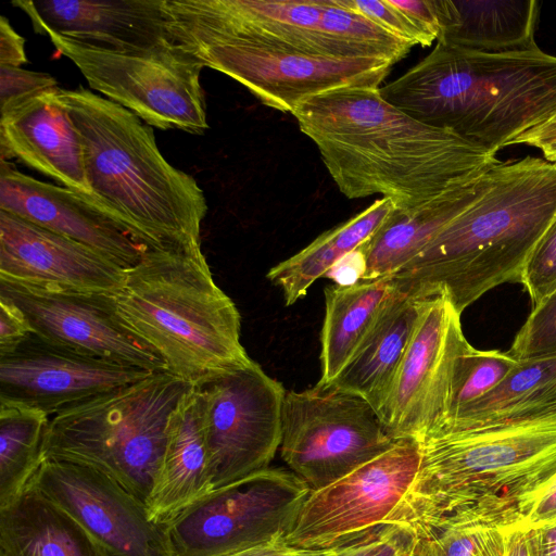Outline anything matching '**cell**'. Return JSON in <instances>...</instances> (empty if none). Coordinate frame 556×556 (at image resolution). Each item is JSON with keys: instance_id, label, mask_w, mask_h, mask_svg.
<instances>
[{"instance_id": "obj_1", "label": "cell", "mask_w": 556, "mask_h": 556, "mask_svg": "<svg viewBox=\"0 0 556 556\" xmlns=\"http://www.w3.org/2000/svg\"><path fill=\"white\" fill-rule=\"evenodd\" d=\"M341 193L381 194L413 213L483 175L496 154L426 125L386 101L379 88H340L293 111Z\"/></svg>"}, {"instance_id": "obj_2", "label": "cell", "mask_w": 556, "mask_h": 556, "mask_svg": "<svg viewBox=\"0 0 556 556\" xmlns=\"http://www.w3.org/2000/svg\"><path fill=\"white\" fill-rule=\"evenodd\" d=\"M418 443V471L386 525L414 541L452 527L518 526L556 475V407L439 429Z\"/></svg>"}, {"instance_id": "obj_3", "label": "cell", "mask_w": 556, "mask_h": 556, "mask_svg": "<svg viewBox=\"0 0 556 556\" xmlns=\"http://www.w3.org/2000/svg\"><path fill=\"white\" fill-rule=\"evenodd\" d=\"M555 216L556 163L530 155L501 162L485 191L391 277L414 298L445 295L462 314L491 289L521 283Z\"/></svg>"}, {"instance_id": "obj_4", "label": "cell", "mask_w": 556, "mask_h": 556, "mask_svg": "<svg viewBox=\"0 0 556 556\" xmlns=\"http://www.w3.org/2000/svg\"><path fill=\"white\" fill-rule=\"evenodd\" d=\"M380 94L413 118L492 154L556 116V56L489 53L443 40Z\"/></svg>"}, {"instance_id": "obj_5", "label": "cell", "mask_w": 556, "mask_h": 556, "mask_svg": "<svg viewBox=\"0 0 556 556\" xmlns=\"http://www.w3.org/2000/svg\"><path fill=\"white\" fill-rule=\"evenodd\" d=\"M58 96L80 135L87 198L149 249H201L203 190L167 162L152 127L83 86Z\"/></svg>"}, {"instance_id": "obj_6", "label": "cell", "mask_w": 556, "mask_h": 556, "mask_svg": "<svg viewBox=\"0 0 556 556\" xmlns=\"http://www.w3.org/2000/svg\"><path fill=\"white\" fill-rule=\"evenodd\" d=\"M112 298L126 325L189 386L253 362L240 340V313L202 249H148Z\"/></svg>"}, {"instance_id": "obj_7", "label": "cell", "mask_w": 556, "mask_h": 556, "mask_svg": "<svg viewBox=\"0 0 556 556\" xmlns=\"http://www.w3.org/2000/svg\"><path fill=\"white\" fill-rule=\"evenodd\" d=\"M190 386L167 370L66 408L51 418L42 462L96 469L147 504L170 412Z\"/></svg>"}, {"instance_id": "obj_8", "label": "cell", "mask_w": 556, "mask_h": 556, "mask_svg": "<svg viewBox=\"0 0 556 556\" xmlns=\"http://www.w3.org/2000/svg\"><path fill=\"white\" fill-rule=\"evenodd\" d=\"M89 86L146 124L201 135L207 128L200 76L204 65L177 43L117 51L47 35Z\"/></svg>"}, {"instance_id": "obj_9", "label": "cell", "mask_w": 556, "mask_h": 556, "mask_svg": "<svg viewBox=\"0 0 556 556\" xmlns=\"http://www.w3.org/2000/svg\"><path fill=\"white\" fill-rule=\"evenodd\" d=\"M395 441L377 410L358 395L318 382L286 392L280 455L312 491L341 479Z\"/></svg>"}, {"instance_id": "obj_10", "label": "cell", "mask_w": 556, "mask_h": 556, "mask_svg": "<svg viewBox=\"0 0 556 556\" xmlns=\"http://www.w3.org/2000/svg\"><path fill=\"white\" fill-rule=\"evenodd\" d=\"M311 488L268 467L214 490L164 525L173 556H227L285 540Z\"/></svg>"}, {"instance_id": "obj_11", "label": "cell", "mask_w": 556, "mask_h": 556, "mask_svg": "<svg viewBox=\"0 0 556 556\" xmlns=\"http://www.w3.org/2000/svg\"><path fill=\"white\" fill-rule=\"evenodd\" d=\"M173 40L204 67L250 90L263 104L285 113L304 100L340 88H379L392 63L378 59H331L170 28Z\"/></svg>"}, {"instance_id": "obj_12", "label": "cell", "mask_w": 556, "mask_h": 556, "mask_svg": "<svg viewBox=\"0 0 556 556\" xmlns=\"http://www.w3.org/2000/svg\"><path fill=\"white\" fill-rule=\"evenodd\" d=\"M195 387L213 489L270 467L281 445L283 386L253 361Z\"/></svg>"}, {"instance_id": "obj_13", "label": "cell", "mask_w": 556, "mask_h": 556, "mask_svg": "<svg viewBox=\"0 0 556 556\" xmlns=\"http://www.w3.org/2000/svg\"><path fill=\"white\" fill-rule=\"evenodd\" d=\"M419 459L417 441L396 440L341 479L311 491L285 542L300 549H328L386 525L408 491Z\"/></svg>"}, {"instance_id": "obj_14", "label": "cell", "mask_w": 556, "mask_h": 556, "mask_svg": "<svg viewBox=\"0 0 556 556\" xmlns=\"http://www.w3.org/2000/svg\"><path fill=\"white\" fill-rule=\"evenodd\" d=\"M460 315L443 294L425 299L387 400L378 412L395 440L419 442L446 420L456 366L470 345Z\"/></svg>"}, {"instance_id": "obj_15", "label": "cell", "mask_w": 556, "mask_h": 556, "mask_svg": "<svg viewBox=\"0 0 556 556\" xmlns=\"http://www.w3.org/2000/svg\"><path fill=\"white\" fill-rule=\"evenodd\" d=\"M0 298L16 306L31 332L83 354L148 371L161 357L122 319L111 294L28 287L0 279Z\"/></svg>"}, {"instance_id": "obj_16", "label": "cell", "mask_w": 556, "mask_h": 556, "mask_svg": "<svg viewBox=\"0 0 556 556\" xmlns=\"http://www.w3.org/2000/svg\"><path fill=\"white\" fill-rule=\"evenodd\" d=\"M151 374L83 354L31 332L0 352V405L53 416Z\"/></svg>"}, {"instance_id": "obj_17", "label": "cell", "mask_w": 556, "mask_h": 556, "mask_svg": "<svg viewBox=\"0 0 556 556\" xmlns=\"http://www.w3.org/2000/svg\"><path fill=\"white\" fill-rule=\"evenodd\" d=\"M29 484L71 515L108 556H173L164 526L150 519L142 501L102 472L43 460Z\"/></svg>"}, {"instance_id": "obj_18", "label": "cell", "mask_w": 556, "mask_h": 556, "mask_svg": "<svg viewBox=\"0 0 556 556\" xmlns=\"http://www.w3.org/2000/svg\"><path fill=\"white\" fill-rule=\"evenodd\" d=\"M173 28L331 59L354 51L320 28L321 0H164Z\"/></svg>"}, {"instance_id": "obj_19", "label": "cell", "mask_w": 556, "mask_h": 556, "mask_svg": "<svg viewBox=\"0 0 556 556\" xmlns=\"http://www.w3.org/2000/svg\"><path fill=\"white\" fill-rule=\"evenodd\" d=\"M124 276L125 268L98 251L0 210V279L112 295Z\"/></svg>"}, {"instance_id": "obj_20", "label": "cell", "mask_w": 556, "mask_h": 556, "mask_svg": "<svg viewBox=\"0 0 556 556\" xmlns=\"http://www.w3.org/2000/svg\"><path fill=\"white\" fill-rule=\"evenodd\" d=\"M0 210L83 243L125 269L149 249L86 194L40 181L4 160L0 164Z\"/></svg>"}, {"instance_id": "obj_21", "label": "cell", "mask_w": 556, "mask_h": 556, "mask_svg": "<svg viewBox=\"0 0 556 556\" xmlns=\"http://www.w3.org/2000/svg\"><path fill=\"white\" fill-rule=\"evenodd\" d=\"M40 35L55 34L117 51L176 43L164 0H15Z\"/></svg>"}, {"instance_id": "obj_22", "label": "cell", "mask_w": 556, "mask_h": 556, "mask_svg": "<svg viewBox=\"0 0 556 556\" xmlns=\"http://www.w3.org/2000/svg\"><path fill=\"white\" fill-rule=\"evenodd\" d=\"M54 88L1 114V160L16 157L62 186L90 195L80 135Z\"/></svg>"}, {"instance_id": "obj_23", "label": "cell", "mask_w": 556, "mask_h": 556, "mask_svg": "<svg viewBox=\"0 0 556 556\" xmlns=\"http://www.w3.org/2000/svg\"><path fill=\"white\" fill-rule=\"evenodd\" d=\"M213 490L199 392L190 386L168 417L163 456L146 504L149 517L164 526Z\"/></svg>"}, {"instance_id": "obj_24", "label": "cell", "mask_w": 556, "mask_h": 556, "mask_svg": "<svg viewBox=\"0 0 556 556\" xmlns=\"http://www.w3.org/2000/svg\"><path fill=\"white\" fill-rule=\"evenodd\" d=\"M492 169V168H491ZM491 169L413 213L394 210L358 251L363 280L392 276L416 257L488 188Z\"/></svg>"}, {"instance_id": "obj_25", "label": "cell", "mask_w": 556, "mask_h": 556, "mask_svg": "<svg viewBox=\"0 0 556 556\" xmlns=\"http://www.w3.org/2000/svg\"><path fill=\"white\" fill-rule=\"evenodd\" d=\"M424 301L395 286L370 331L330 384L363 397L378 413L409 344Z\"/></svg>"}, {"instance_id": "obj_26", "label": "cell", "mask_w": 556, "mask_h": 556, "mask_svg": "<svg viewBox=\"0 0 556 556\" xmlns=\"http://www.w3.org/2000/svg\"><path fill=\"white\" fill-rule=\"evenodd\" d=\"M0 556H108L63 508L33 485L0 508Z\"/></svg>"}, {"instance_id": "obj_27", "label": "cell", "mask_w": 556, "mask_h": 556, "mask_svg": "<svg viewBox=\"0 0 556 556\" xmlns=\"http://www.w3.org/2000/svg\"><path fill=\"white\" fill-rule=\"evenodd\" d=\"M439 4L442 29L437 40L489 53L538 47L535 0H439Z\"/></svg>"}, {"instance_id": "obj_28", "label": "cell", "mask_w": 556, "mask_h": 556, "mask_svg": "<svg viewBox=\"0 0 556 556\" xmlns=\"http://www.w3.org/2000/svg\"><path fill=\"white\" fill-rule=\"evenodd\" d=\"M395 289L391 276L325 289L320 384H330L351 361Z\"/></svg>"}, {"instance_id": "obj_29", "label": "cell", "mask_w": 556, "mask_h": 556, "mask_svg": "<svg viewBox=\"0 0 556 556\" xmlns=\"http://www.w3.org/2000/svg\"><path fill=\"white\" fill-rule=\"evenodd\" d=\"M395 210L382 197L344 223L325 231L296 254L271 267L266 277L278 287L287 306L304 298L311 286L370 239Z\"/></svg>"}, {"instance_id": "obj_30", "label": "cell", "mask_w": 556, "mask_h": 556, "mask_svg": "<svg viewBox=\"0 0 556 556\" xmlns=\"http://www.w3.org/2000/svg\"><path fill=\"white\" fill-rule=\"evenodd\" d=\"M554 407L556 354L519 359V364L497 387L454 413L439 429L468 428L516 419Z\"/></svg>"}, {"instance_id": "obj_31", "label": "cell", "mask_w": 556, "mask_h": 556, "mask_svg": "<svg viewBox=\"0 0 556 556\" xmlns=\"http://www.w3.org/2000/svg\"><path fill=\"white\" fill-rule=\"evenodd\" d=\"M49 416L0 405V508L16 500L42 463V443Z\"/></svg>"}, {"instance_id": "obj_32", "label": "cell", "mask_w": 556, "mask_h": 556, "mask_svg": "<svg viewBox=\"0 0 556 556\" xmlns=\"http://www.w3.org/2000/svg\"><path fill=\"white\" fill-rule=\"evenodd\" d=\"M320 28L349 46L357 58L378 59L394 64L413 47L349 8L342 0H321Z\"/></svg>"}, {"instance_id": "obj_33", "label": "cell", "mask_w": 556, "mask_h": 556, "mask_svg": "<svg viewBox=\"0 0 556 556\" xmlns=\"http://www.w3.org/2000/svg\"><path fill=\"white\" fill-rule=\"evenodd\" d=\"M518 364L519 359L509 352L478 350L469 345L456 366L446 420L457 410L491 392Z\"/></svg>"}, {"instance_id": "obj_34", "label": "cell", "mask_w": 556, "mask_h": 556, "mask_svg": "<svg viewBox=\"0 0 556 556\" xmlns=\"http://www.w3.org/2000/svg\"><path fill=\"white\" fill-rule=\"evenodd\" d=\"M508 352L517 359L556 354V289L532 307Z\"/></svg>"}, {"instance_id": "obj_35", "label": "cell", "mask_w": 556, "mask_h": 556, "mask_svg": "<svg viewBox=\"0 0 556 556\" xmlns=\"http://www.w3.org/2000/svg\"><path fill=\"white\" fill-rule=\"evenodd\" d=\"M532 307L556 289V216L530 255L521 280Z\"/></svg>"}, {"instance_id": "obj_36", "label": "cell", "mask_w": 556, "mask_h": 556, "mask_svg": "<svg viewBox=\"0 0 556 556\" xmlns=\"http://www.w3.org/2000/svg\"><path fill=\"white\" fill-rule=\"evenodd\" d=\"M349 8L362 13L383 29L410 45L430 46L437 40L406 14L391 3L390 0H342Z\"/></svg>"}, {"instance_id": "obj_37", "label": "cell", "mask_w": 556, "mask_h": 556, "mask_svg": "<svg viewBox=\"0 0 556 556\" xmlns=\"http://www.w3.org/2000/svg\"><path fill=\"white\" fill-rule=\"evenodd\" d=\"M58 87L55 78L48 73L0 65V113Z\"/></svg>"}, {"instance_id": "obj_38", "label": "cell", "mask_w": 556, "mask_h": 556, "mask_svg": "<svg viewBox=\"0 0 556 556\" xmlns=\"http://www.w3.org/2000/svg\"><path fill=\"white\" fill-rule=\"evenodd\" d=\"M412 536L393 525H382L344 544L334 556H407Z\"/></svg>"}, {"instance_id": "obj_39", "label": "cell", "mask_w": 556, "mask_h": 556, "mask_svg": "<svg viewBox=\"0 0 556 556\" xmlns=\"http://www.w3.org/2000/svg\"><path fill=\"white\" fill-rule=\"evenodd\" d=\"M482 529L452 527L413 541L407 556H479Z\"/></svg>"}, {"instance_id": "obj_40", "label": "cell", "mask_w": 556, "mask_h": 556, "mask_svg": "<svg viewBox=\"0 0 556 556\" xmlns=\"http://www.w3.org/2000/svg\"><path fill=\"white\" fill-rule=\"evenodd\" d=\"M479 556H540L535 530L520 526L482 529Z\"/></svg>"}, {"instance_id": "obj_41", "label": "cell", "mask_w": 556, "mask_h": 556, "mask_svg": "<svg viewBox=\"0 0 556 556\" xmlns=\"http://www.w3.org/2000/svg\"><path fill=\"white\" fill-rule=\"evenodd\" d=\"M390 1L418 26L432 35L435 39L439 38L442 29L439 0Z\"/></svg>"}, {"instance_id": "obj_42", "label": "cell", "mask_w": 556, "mask_h": 556, "mask_svg": "<svg viewBox=\"0 0 556 556\" xmlns=\"http://www.w3.org/2000/svg\"><path fill=\"white\" fill-rule=\"evenodd\" d=\"M29 333L31 329L22 312L0 298V352L12 348Z\"/></svg>"}, {"instance_id": "obj_43", "label": "cell", "mask_w": 556, "mask_h": 556, "mask_svg": "<svg viewBox=\"0 0 556 556\" xmlns=\"http://www.w3.org/2000/svg\"><path fill=\"white\" fill-rule=\"evenodd\" d=\"M555 519L556 475L536 496L523 520L518 526L534 529Z\"/></svg>"}, {"instance_id": "obj_44", "label": "cell", "mask_w": 556, "mask_h": 556, "mask_svg": "<svg viewBox=\"0 0 556 556\" xmlns=\"http://www.w3.org/2000/svg\"><path fill=\"white\" fill-rule=\"evenodd\" d=\"M26 62L25 39L13 29L5 16H1L0 65L21 67Z\"/></svg>"}, {"instance_id": "obj_45", "label": "cell", "mask_w": 556, "mask_h": 556, "mask_svg": "<svg viewBox=\"0 0 556 556\" xmlns=\"http://www.w3.org/2000/svg\"><path fill=\"white\" fill-rule=\"evenodd\" d=\"M311 552V549H300L289 546L282 539L239 551L227 556H305Z\"/></svg>"}, {"instance_id": "obj_46", "label": "cell", "mask_w": 556, "mask_h": 556, "mask_svg": "<svg viewBox=\"0 0 556 556\" xmlns=\"http://www.w3.org/2000/svg\"><path fill=\"white\" fill-rule=\"evenodd\" d=\"M534 530L540 556H556V519Z\"/></svg>"}, {"instance_id": "obj_47", "label": "cell", "mask_w": 556, "mask_h": 556, "mask_svg": "<svg viewBox=\"0 0 556 556\" xmlns=\"http://www.w3.org/2000/svg\"><path fill=\"white\" fill-rule=\"evenodd\" d=\"M556 137V116L548 121L547 123L536 127L530 131L518 137L514 142L515 144H527L533 146L534 143L546 140L549 138Z\"/></svg>"}, {"instance_id": "obj_48", "label": "cell", "mask_w": 556, "mask_h": 556, "mask_svg": "<svg viewBox=\"0 0 556 556\" xmlns=\"http://www.w3.org/2000/svg\"><path fill=\"white\" fill-rule=\"evenodd\" d=\"M532 147L541 150L545 160L556 163V137L539 141Z\"/></svg>"}, {"instance_id": "obj_49", "label": "cell", "mask_w": 556, "mask_h": 556, "mask_svg": "<svg viewBox=\"0 0 556 556\" xmlns=\"http://www.w3.org/2000/svg\"><path fill=\"white\" fill-rule=\"evenodd\" d=\"M343 545L337 546V547H332V548H328V549L312 551L311 553H308L305 556H334L340 551V548Z\"/></svg>"}]
</instances>
